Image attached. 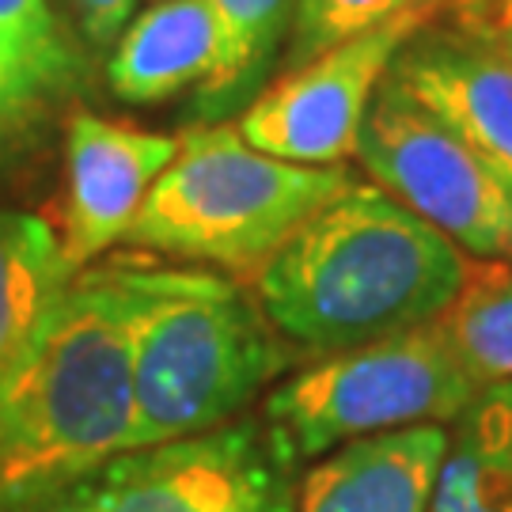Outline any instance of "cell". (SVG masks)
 <instances>
[{
    "label": "cell",
    "instance_id": "8",
    "mask_svg": "<svg viewBox=\"0 0 512 512\" xmlns=\"http://www.w3.org/2000/svg\"><path fill=\"white\" fill-rule=\"evenodd\" d=\"M99 512H296V467L262 418L148 444L92 475Z\"/></svg>",
    "mask_w": 512,
    "mask_h": 512
},
{
    "label": "cell",
    "instance_id": "15",
    "mask_svg": "<svg viewBox=\"0 0 512 512\" xmlns=\"http://www.w3.org/2000/svg\"><path fill=\"white\" fill-rule=\"evenodd\" d=\"M429 512H512V384L482 387L452 421Z\"/></svg>",
    "mask_w": 512,
    "mask_h": 512
},
{
    "label": "cell",
    "instance_id": "7",
    "mask_svg": "<svg viewBox=\"0 0 512 512\" xmlns=\"http://www.w3.org/2000/svg\"><path fill=\"white\" fill-rule=\"evenodd\" d=\"M437 23H444V4L429 0L285 69L239 114V137L289 164L338 167L357 152L365 114L395 57Z\"/></svg>",
    "mask_w": 512,
    "mask_h": 512
},
{
    "label": "cell",
    "instance_id": "20",
    "mask_svg": "<svg viewBox=\"0 0 512 512\" xmlns=\"http://www.w3.org/2000/svg\"><path fill=\"white\" fill-rule=\"evenodd\" d=\"M73 4L92 46H114L137 8V0H73Z\"/></svg>",
    "mask_w": 512,
    "mask_h": 512
},
{
    "label": "cell",
    "instance_id": "22",
    "mask_svg": "<svg viewBox=\"0 0 512 512\" xmlns=\"http://www.w3.org/2000/svg\"><path fill=\"white\" fill-rule=\"evenodd\" d=\"M505 42H509V46H512V31H509V35H505Z\"/></svg>",
    "mask_w": 512,
    "mask_h": 512
},
{
    "label": "cell",
    "instance_id": "19",
    "mask_svg": "<svg viewBox=\"0 0 512 512\" xmlns=\"http://www.w3.org/2000/svg\"><path fill=\"white\" fill-rule=\"evenodd\" d=\"M444 23L475 35L505 38L512 31V0H444Z\"/></svg>",
    "mask_w": 512,
    "mask_h": 512
},
{
    "label": "cell",
    "instance_id": "12",
    "mask_svg": "<svg viewBox=\"0 0 512 512\" xmlns=\"http://www.w3.org/2000/svg\"><path fill=\"white\" fill-rule=\"evenodd\" d=\"M84 80V50L50 0H0V152L16 148Z\"/></svg>",
    "mask_w": 512,
    "mask_h": 512
},
{
    "label": "cell",
    "instance_id": "6",
    "mask_svg": "<svg viewBox=\"0 0 512 512\" xmlns=\"http://www.w3.org/2000/svg\"><path fill=\"white\" fill-rule=\"evenodd\" d=\"M361 167L459 251L512 262V179L387 73L353 152Z\"/></svg>",
    "mask_w": 512,
    "mask_h": 512
},
{
    "label": "cell",
    "instance_id": "13",
    "mask_svg": "<svg viewBox=\"0 0 512 512\" xmlns=\"http://www.w3.org/2000/svg\"><path fill=\"white\" fill-rule=\"evenodd\" d=\"M217 61V27L205 0H156L118 35L107 61L110 92L160 103L198 88Z\"/></svg>",
    "mask_w": 512,
    "mask_h": 512
},
{
    "label": "cell",
    "instance_id": "5",
    "mask_svg": "<svg viewBox=\"0 0 512 512\" xmlns=\"http://www.w3.org/2000/svg\"><path fill=\"white\" fill-rule=\"evenodd\" d=\"M482 387L437 323L308 361L266 395L262 421L293 467L349 440L410 425H452Z\"/></svg>",
    "mask_w": 512,
    "mask_h": 512
},
{
    "label": "cell",
    "instance_id": "14",
    "mask_svg": "<svg viewBox=\"0 0 512 512\" xmlns=\"http://www.w3.org/2000/svg\"><path fill=\"white\" fill-rule=\"evenodd\" d=\"M217 27V61L194 88V118L217 126L243 114L270 84L277 54L293 23V0H205Z\"/></svg>",
    "mask_w": 512,
    "mask_h": 512
},
{
    "label": "cell",
    "instance_id": "1",
    "mask_svg": "<svg viewBox=\"0 0 512 512\" xmlns=\"http://www.w3.org/2000/svg\"><path fill=\"white\" fill-rule=\"evenodd\" d=\"M167 270L137 258L80 270L0 376V505L73 486L137 448L133 338Z\"/></svg>",
    "mask_w": 512,
    "mask_h": 512
},
{
    "label": "cell",
    "instance_id": "2",
    "mask_svg": "<svg viewBox=\"0 0 512 512\" xmlns=\"http://www.w3.org/2000/svg\"><path fill=\"white\" fill-rule=\"evenodd\" d=\"M471 258L380 186L353 183L296 228L255 296L296 361H323L437 323Z\"/></svg>",
    "mask_w": 512,
    "mask_h": 512
},
{
    "label": "cell",
    "instance_id": "9",
    "mask_svg": "<svg viewBox=\"0 0 512 512\" xmlns=\"http://www.w3.org/2000/svg\"><path fill=\"white\" fill-rule=\"evenodd\" d=\"M179 152V137L137 129L95 110H73L65 126V190L57 236L76 274L118 247L148 190Z\"/></svg>",
    "mask_w": 512,
    "mask_h": 512
},
{
    "label": "cell",
    "instance_id": "18",
    "mask_svg": "<svg viewBox=\"0 0 512 512\" xmlns=\"http://www.w3.org/2000/svg\"><path fill=\"white\" fill-rule=\"evenodd\" d=\"M418 4H429V0H293L285 69H296L330 46H338L353 35H365V31L403 16Z\"/></svg>",
    "mask_w": 512,
    "mask_h": 512
},
{
    "label": "cell",
    "instance_id": "4",
    "mask_svg": "<svg viewBox=\"0 0 512 512\" xmlns=\"http://www.w3.org/2000/svg\"><path fill=\"white\" fill-rule=\"evenodd\" d=\"M349 186L342 164H289L247 145L236 126H194L122 243L255 281L296 228Z\"/></svg>",
    "mask_w": 512,
    "mask_h": 512
},
{
    "label": "cell",
    "instance_id": "10",
    "mask_svg": "<svg viewBox=\"0 0 512 512\" xmlns=\"http://www.w3.org/2000/svg\"><path fill=\"white\" fill-rule=\"evenodd\" d=\"M391 76L512 179V46L437 23L406 42Z\"/></svg>",
    "mask_w": 512,
    "mask_h": 512
},
{
    "label": "cell",
    "instance_id": "17",
    "mask_svg": "<svg viewBox=\"0 0 512 512\" xmlns=\"http://www.w3.org/2000/svg\"><path fill=\"white\" fill-rule=\"evenodd\" d=\"M437 327L478 387L512 384V262H471Z\"/></svg>",
    "mask_w": 512,
    "mask_h": 512
},
{
    "label": "cell",
    "instance_id": "11",
    "mask_svg": "<svg viewBox=\"0 0 512 512\" xmlns=\"http://www.w3.org/2000/svg\"><path fill=\"white\" fill-rule=\"evenodd\" d=\"M448 425H410L349 440L296 482V512H429Z\"/></svg>",
    "mask_w": 512,
    "mask_h": 512
},
{
    "label": "cell",
    "instance_id": "16",
    "mask_svg": "<svg viewBox=\"0 0 512 512\" xmlns=\"http://www.w3.org/2000/svg\"><path fill=\"white\" fill-rule=\"evenodd\" d=\"M73 277L54 220L0 209V376L31 346Z\"/></svg>",
    "mask_w": 512,
    "mask_h": 512
},
{
    "label": "cell",
    "instance_id": "21",
    "mask_svg": "<svg viewBox=\"0 0 512 512\" xmlns=\"http://www.w3.org/2000/svg\"><path fill=\"white\" fill-rule=\"evenodd\" d=\"M0 512H99V505H95L92 475H88L80 478V482H73V486H61V490L4 501Z\"/></svg>",
    "mask_w": 512,
    "mask_h": 512
},
{
    "label": "cell",
    "instance_id": "3",
    "mask_svg": "<svg viewBox=\"0 0 512 512\" xmlns=\"http://www.w3.org/2000/svg\"><path fill=\"white\" fill-rule=\"evenodd\" d=\"M296 353L255 293L228 277L171 266L133 338L137 448L198 437L243 418Z\"/></svg>",
    "mask_w": 512,
    "mask_h": 512
}]
</instances>
